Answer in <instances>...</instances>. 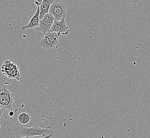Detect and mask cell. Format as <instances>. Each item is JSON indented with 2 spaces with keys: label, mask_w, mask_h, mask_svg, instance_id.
<instances>
[{
  "label": "cell",
  "mask_w": 150,
  "mask_h": 138,
  "mask_svg": "<svg viewBox=\"0 0 150 138\" xmlns=\"http://www.w3.org/2000/svg\"><path fill=\"white\" fill-rule=\"evenodd\" d=\"M4 110H5L4 109L0 107V118L3 117V113H4Z\"/></svg>",
  "instance_id": "12"
},
{
  "label": "cell",
  "mask_w": 150,
  "mask_h": 138,
  "mask_svg": "<svg viewBox=\"0 0 150 138\" xmlns=\"http://www.w3.org/2000/svg\"></svg>",
  "instance_id": "15"
},
{
  "label": "cell",
  "mask_w": 150,
  "mask_h": 138,
  "mask_svg": "<svg viewBox=\"0 0 150 138\" xmlns=\"http://www.w3.org/2000/svg\"><path fill=\"white\" fill-rule=\"evenodd\" d=\"M69 28L66 25L65 18H63L60 21L54 20L53 24L52 25L50 32H54L60 35H67L69 33Z\"/></svg>",
  "instance_id": "7"
},
{
  "label": "cell",
  "mask_w": 150,
  "mask_h": 138,
  "mask_svg": "<svg viewBox=\"0 0 150 138\" xmlns=\"http://www.w3.org/2000/svg\"><path fill=\"white\" fill-rule=\"evenodd\" d=\"M40 8L39 6H37L36 12L30 19L29 22L26 25L21 27L23 30H26L27 29H33L35 27H38L39 25Z\"/></svg>",
  "instance_id": "8"
},
{
  "label": "cell",
  "mask_w": 150,
  "mask_h": 138,
  "mask_svg": "<svg viewBox=\"0 0 150 138\" xmlns=\"http://www.w3.org/2000/svg\"><path fill=\"white\" fill-rule=\"evenodd\" d=\"M42 0H34V3L37 6H40L42 3Z\"/></svg>",
  "instance_id": "11"
},
{
  "label": "cell",
  "mask_w": 150,
  "mask_h": 138,
  "mask_svg": "<svg viewBox=\"0 0 150 138\" xmlns=\"http://www.w3.org/2000/svg\"><path fill=\"white\" fill-rule=\"evenodd\" d=\"M31 117L30 114H27L26 113H21L19 114L18 116V121L21 123L22 124H26L27 123L30 122Z\"/></svg>",
  "instance_id": "10"
},
{
  "label": "cell",
  "mask_w": 150,
  "mask_h": 138,
  "mask_svg": "<svg viewBox=\"0 0 150 138\" xmlns=\"http://www.w3.org/2000/svg\"><path fill=\"white\" fill-rule=\"evenodd\" d=\"M15 96L6 86L0 89V107L4 109H11L15 105Z\"/></svg>",
  "instance_id": "2"
},
{
  "label": "cell",
  "mask_w": 150,
  "mask_h": 138,
  "mask_svg": "<svg viewBox=\"0 0 150 138\" xmlns=\"http://www.w3.org/2000/svg\"><path fill=\"white\" fill-rule=\"evenodd\" d=\"M48 13L54 16V20L60 21L62 18H65L67 15L66 5L64 3L54 1L50 6Z\"/></svg>",
  "instance_id": "5"
},
{
  "label": "cell",
  "mask_w": 150,
  "mask_h": 138,
  "mask_svg": "<svg viewBox=\"0 0 150 138\" xmlns=\"http://www.w3.org/2000/svg\"><path fill=\"white\" fill-rule=\"evenodd\" d=\"M16 135L20 137H32L35 136H41L44 138H51L53 132L48 127L47 129H41L38 127L26 128L21 126L16 129Z\"/></svg>",
  "instance_id": "1"
},
{
  "label": "cell",
  "mask_w": 150,
  "mask_h": 138,
  "mask_svg": "<svg viewBox=\"0 0 150 138\" xmlns=\"http://www.w3.org/2000/svg\"><path fill=\"white\" fill-rule=\"evenodd\" d=\"M54 20L53 15L48 13H46L43 16V18L40 20L39 25L37 27V30L45 35L50 31Z\"/></svg>",
  "instance_id": "6"
},
{
  "label": "cell",
  "mask_w": 150,
  "mask_h": 138,
  "mask_svg": "<svg viewBox=\"0 0 150 138\" xmlns=\"http://www.w3.org/2000/svg\"><path fill=\"white\" fill-rule=\"evenodd\" d=\"M2 72L3 75L11 79H16L19 80L21 73L18 66L10 61L6 60L2 66Z\"/></svg>",
  "instance_id": "3"
},
{
  "label": "cell",
  "mask_w": 150,
  "mask_h": 138,
  "mask_svg": "<svg viewBox=\"0 0 150 138\" xmlns=\"http://www.w3.org/2000/svg\"><path fill=\"white\" fill-rule=\"evenodd\" d=\"M13 115H14V112H13L10 111L9 112V115H10V116H11V117H12L13 116Z\"/></svg>",
  "instance_id": "13"
},
{
  "label": "cell",
  "mask_w": 150,
  "mask_h": 138,
  "mask_svg": "<svg viewBox=\"0 0 150 138\" xmlns=\"http://www.w3.org/2000/svg\"><path fill=\"white\" fill-rule=\"evenodd\" d=\"M59 37L56 33L48 32L45 35V37L42 38L39 44L42 48L46 50H49L54 47L59 43Z\"/></svg>",
  "instance_id": "4"
},
{
  "label": "cell",
  "mask_w": 150,
  "mask_h": 138,
  "mask_svg": "<svg viewBox=\"0 0 150 138\" xmlns=\"http://www.w3.org/2000/svg\"><path fill=\"white\" fill-rule=\"evenodd\" d=\"M54 2V0H42V3L40 6V20L43 18V16L46 13H48L50 6L51 4Z\"/></svg>",
  "instance_id": "9"
},
{
  "label": "cell",
  "mask_w": 150,
  "mask_h": 138,
  "mask_svg": "<svg viewBox=\"0 0 150 138\" xmlns=\"http://www.w3.org/2000/svg\"><path fill=\"white\" fill-rule=\"evenodd\" d=\"M16 138H30V137H20V136H18V135H16Z\"/></svg>",
  "instance_id": "14"
}]
</instances>
